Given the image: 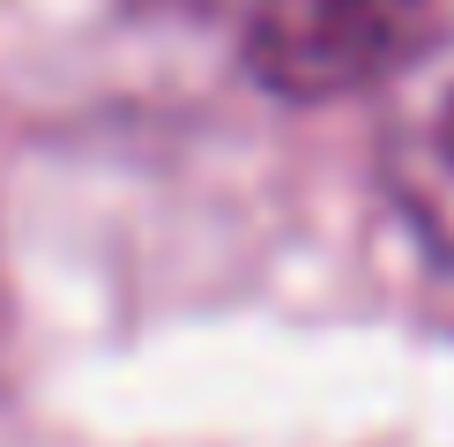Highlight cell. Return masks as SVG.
<instances>
[{"label": "cell", "instance_id": "6da1fadb", "mask_svg": "<svg viewBox=\"0 0 454 447\" xmlns=\"http://www.w3.org/2000/svg\"><path fill=\"white\" fill-rule=\"evenodd\" d=\"M432 45V0H254L246 74L283 105H328L403 74Z\"/></svg>", "mask_w": 454, "mask_h": 447}, {"label": "cell", "instance_id": "7a4b0ae2", "mask_svg": "<svg viewBox=\"0 0 454 447\" xmlns=\"http://www.w3.org/2000/svg\"><path fill=\"white\" fill-rule=\"evenodd\" d=\"M380 179L418 247L454 269V60L418 67L380 127Z\"/></svg>", "mask_w": 454, "mask_h": 447}, {"label": "cell", "instance_id": "3957f363", "mask_svg": "<svg viewBox=\"0 0 454 447\" xmlns=\"http://www.w3.org/2000/svg\"><path fill=\"white\" fill-rule=\"evenodd\" d=\"M0 388H8V276H0Z\"/></svg>", "mask_w": 454, "mask_h": 447}]
</instances>
